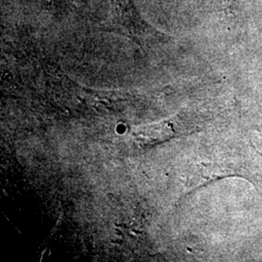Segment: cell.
<instances>
[{
	"instance_id": "6da1fadb",
	"label": "cell",
	"mask_w": 262,
	"mask_h": 262,
	"mask_svg": "<svg viewBox=\"0 0 262 262\" xmlns=\"http://www.w3.org/2000/svg\"><path fill=\"white\" fill-rule=\"evenodd\" d=\"M109 18L102 29L130 38L142 44L146 38L152 37L155 29L142 18L133 0H109Z\"/></svg>"
}]
</instances>
